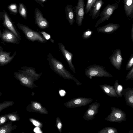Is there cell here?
I'll return each instance as SVG.
<instances>
[{
    "label": "cell",
    "instance_id": "obj_1",
    "mask_svg": "<svg viewBox=\"0 0 133 133\" xmlns=\"http://www.w3.org/2000/svg\"><path fill=\"white\" fill-rule=\"evenodd\" d=\"M47 60L49 62L50 67L52 70L64 79H72L77 85H81L82 83L76 79L65 68L63 64L49 52L47 56Z\"/></svg>",
    "mask_w": 133,
    "mask_h": 133
},
{
    "label": "cell",
    "instance_id": "obj_2",
    "mask_svg": "<svg viewBox=\"0 0 133 133\" xmlns=\"http://www.w3.org/2000/svg\"><path fill=\"white\" fill-rule=\"evenodd\" d=\"M85 75L90 79H92V77H113L107 71L104 67L96 64L90 65L87 67L85 69Z\"/></svg>",
    "mask_w": 133,
    "mask_h": 133
},
{
    "label": "cell",
    "instance_id": "obj_3",
    "mask_svg": "<svg viewBox=\"0 0 133 133\" xmlns=\"http://www.w3.org/2000/svg\"><path fill=\"white\" fill-rule=\"evenodd\" d=\"M17 25L29 40L34 42L35 41L41 43L46 42V40L39 32L34 31L28 26L19 23H17Z\"/></svg>",
    "mask_w": 133,
    "mask_h": 133
},
{
    "label": "cell",
    "instance_id": "obj_4",
    "mask_svg": "<svg viewBox=\"0 0 133 133\" xmlns=\"http://www.w3.org/2000/svg\"><path fill=\"white\" fill-rule=\"evenodd\" d=\"M119 2V0L114 4H109L104 8L100 14V18L96 22L95 27L109 18L114 12L118 7Z\"/></svg>",
    "mask_w": 133,
    "mask_h": 133
},
{
    "label": "cell",
    "instance_id": "obj_5",
    "mask_svg": "<svg viewBox=\"0 0 133 133\" xmlns=\"http://www.w3.org/2000/svg\"><path fill=\"white\" fill-rule=\"evenodd\" d=\"M111 112L104 119L110 122L120 123L126 121V114L121 109L114 107L111 108Z\"/></svg>",
    "mask_w": 133,
    "mask_h": 133
},
{
    "label": "cell",
    "instance_id": "obj_6",
    "mask_svg": "<svg viewBox=\"0 0 133 133\" xmlns=\"http://www.w3.org/2000/svg\"><path fill=\"white\" fill-rule=\"evenodd\" d=\"M0 20L2 21L3 25L13 33L21 41V35L14 24L11 18L5 10H0Z\"/></svg>",
    "mask_w": 133,
    "mask_h": 133
},
{
    "label": "cell",
    "instance_id": "obj_7",
    "mask_svg": "<svg viewBox=\"0 0 133 133\" xmlns=\"http://www.w3.org/2000/svg\"><path fill=\"white\" fill-rule=\"evenodd\" d=\"M93 99L87 97H80L71 99L65 104L66 107L70 108L85 106L91 102Z\"/></svg>",
    "mask_w": 133,
    "mask_h": 133
},
{
    "label": "cell",
    "instance_id": "obj_8",
    "mask_svg": "<svg viewBox=\"0 0 133 133\" xmlns=\"http://www.w3.org/2000/svg\"><path fill=\"white\" fill-rule=\"evenodd\" d=\"M100 106V103L97 102H95L90 104L83 116L84 119L87 121L93 119L95 115L98 113Z\"/></svg>",
    "mask_w": 133,
    "mask_h": 133
},
{
    "label": "cell",
    "instance_id": "obj_9",
    "mask_svg": "<svg viewBox=\"0 0 133 133\" xmlns=\"http://www.w3.org/2000/svg\"><path fill=\"white\" fill-rule=\"evenodd\" d=\"M84 0H78L77 5L75 7L76 22L79 26L82 25L84 18Z\"/></svg>",
    "mask_w": 133,
    "mask_h": 133
},
{
    "label": "cell",
    "instance_id": "obj_10",
    "mask_svg": "<svg viewBox=\"0 0 133 133\" xmlns=\"http://www.w3.org/2000/svg\"><path fill=\"white\" fill-rule=\"evenodd\" d=\"M34 15L35 23L39 28L44 29L48 27L49 22L44 17L41 11L37 8L35 9Z\"/></svg>",
    "mask_w": 133,
    "mask_h": 133
},
{
    "label": "cell",
    "instance_id": "obj_11",
    "mask_svg": "<svg viewBox=\"0 0 133 133\" xmlns=\"http://www.w3.org/2000/svg\"><path fill=\"white\" fill-rule=\"evenodd\" d=\"M109 58L111 64L117 70H120L123 60L122 56L121 50L118 49H116Z\"/></svg>",
    "mask_w": 133,
    "mask_h": 133
},
{
    "label": "cell",
    "instance_id": "obj_12",
    "mask_svg": "<svg viewBox=\"0 0 133 133\" xmlns=\"http://www.w3.org/2000/svg\"><path fill=\"white\" fill-rule=\"evenodd\" d=\"M58 45L59 48L67 62L70 69L73 74H75L76 70L72 62V54L66 49L64 45L62 43H59Z\"/></svg>",
    "mask_w": 133,
    "mask_h": 133
},
{
    "label": "cell",
    "instance_id": "obj_13",
    "mask_svg": "<svg viewBox=\"0 0 133 133\" xmlns=\"http://www.w3.org/2000/svg\"><path fill=\"white\" fill-rule=\"evenodd\" d=\"M14 74L15 77L19 81L21 85L29 88H32L34 81L30 77L19 71L15 72Z\"/></svg>",
    "mask_w": 133,
    "mask_h": 133
},
{
    "label": "cell",
    "instance_id": "obj_14",
    "mask_svg": "<svg viewBox=\"0 0 133 133\" xmlns=\"http://www.w3.org/2000/svg\"><path fill=\"white\" fill-rule=\"evenodd\" d=\"M0 38L3 41L10 43L18 44L20 41L13 33L8 29L4 30Z\"/></svg>",
    "mask_w": 133,
    "mask_h": 133
},
{
    "label": "cell",
    "instance_id": "obj_15",
    "mask_svg": "<svg viewBox=\"0 0 133 133\" xmlns=\"http://www.w3.org/2000/svg\"><path fill=\"white\" fill-rule=\"evenodd\" d=\"M11 52L4 51L1 46H0V66H3L9 63L16 56L17 52H15L12 56Z\"/></svg>",
    "mask_w": 133,
    "mask_h": 133
},
{
    "label": "cell",
    "instance_id": "obj_16",
    "mask_svg": "<svg viewBox=\"0 0 133 133\" xmlns=\"http://www.w3.org/2000/svg\"><path fill=\"white\" fill-rule=\"evenodd\" d=\"M21 70H18L20 72L28 76L34 81L40 78L41 74H37L36 72L35 68L31 67L23 66L21 68Z\"/></svg>",
    "mask_w": 133,
    "mask_h": 133
},
{
    "label": "cell",
    "instance_id": "obj_17",
    "mask_svg": "<svg viewBox=\"0 0 133 133\" xmlns=\"http://www.w3.org/2000/svg\"><path fill=\"white\" fill-rule=\"evenodd\" d=\"M120 26L117 24L109 23L97 29L98 32L105 34H112L116 31Z\"/></svg>",
    "mask_w": 133,
    "mask_h": 133
},
{
    "label": "cell",
    "instance_id": "obj_18",
    "mask_svg": "<svg viewBox=\"0 0 133 133\" xmlns=\"http://www.w3.org/2000/svg\"><path fill=\"white\" fill-rule=\"evenodd\" d=\"M121 93L124 97L127 105L133 108V88L123 89Z\"/></svg>",
    "mask_w": 133,
    "mask_h": 133
},
{
    "label": "cell",
    "instance_id": "obj_19",
    "mask_svg": "<svg viewBox=\"0 0 133 133\" xmlns=\"http://www.w3.org/2000/svg\"><path fill=\"white\" fill-rule=\"evenodd\" d=\"M103 92L108 96L112 97L118 98L113 86L107 84L99 85Z\"/></svg>",
    "mask_w": 133,
    "mask_h": 133
},
{
    "label": "cell",
    "instance_id": "obj_20",
    "mask_svg": "<svg viewBox=\"0 0 133 133\" xmlns=\"http://www.w3.org/2000/svg\"><path fill=\"white\" fill-rule=\"evenodd\" d=\"M66 18L70 25H72L75 22L74 12L72 6L68 4L65 9Z\"/></svg>",
    "mask_w": 133,
    "mask_h": 133
},
{
    "label": "cell",
    "instance_id": "obj_21",
    "mask_svg": "<svg viewBox=\"0 0 133 133\" xmlns=\"http://www.w3.org/2000/svg\"><path fill=\"white\" fill-rule=\"evenodd\" d=\"M17 127L16 125H13L12 121H10L0 126V133H11Z\"/></svg>",
    "mask_w": 133,
    "mask_h": 133
},
{
    "label": "cell",
    "instance_id": "obj_22",
    "mask_svg": "<svg viewBox=\"0 0 133 133\" xmlns=\"http://www.w3.org/2000/svg\"><path fill=\"white\" fill-rule=\"evenodd\" d=\"M124 8L126 16L128 17L132 16L133 0H123Z\"/></svg>",
    "mask_w": 133,
    "mask_h": 133
},
{
    "label": "cell",
    "instance_id": "obj_23",
    "mask_svg": "<svg viewBox=\"0 0 133 133\" xmlns=\"http://www.w3.org/2000/svg\"><path fill=\"white\" fill-rule=\"evenodd\" d=\"M103 4L102 0H97L94 4L92 10L91 16L92 19L96 18L98 16L100 9Z\"/></svg>",
    "mask_w": 133,
    "mask_h": 133
},
{
    "label": "cell",
    "instance_id": "obj_24",
    "mask_svg": "<svg viewBox=\"0 0 133 133\" xmlns=\"http://www.w3.org/2000/svg\"><path fill=\"white\" fill-rule=\"evenodd\" d=\"M32 109L35 111L43 114H47L48 112L45 108H43L41 104L37 102H31Z\"/></svg>",
    "mask_w": 133,
    "mask_h": 133
},
{
    "label": "cell",
    "instance_id": "obj_25",
    "mask_svg": "<svg viewBox=\"0 0 133 133\" xmlns=\"http://www.w3.org/2000/svg\"><path fill=\"white\" fill-rule=\"evenodd\" d=\"M18 12L20 15L25 19H27V11L24 5L22 3H19Z\"/></svg>",
    "mask_w": 133,
    "mask_h": 133
},
{
    "label": "cell",
    "instance_id": "obj_26",
    "mask_svg": "<svg viewBox=\"0 0 133 133\" xmlns=\"http://www.w3.org/2000/svg\"><path fill=\"white\" fill-rule=\"evenodd\" d=\"M9 120L12 121H18L20 118L18 114L16 112H13L5 114Z\"/></svg>",
    "mask_w": 133,
    "mask_h": 133
},
{
    "label": "cell",
    "instance_id": "obj_27",
    "mask_svg": "<svg viewBox=\"0 0 133 133\" xmlns=\"http://www.w3.org/2000/svg\"><path fill=\"white\" fill-rule=\"evenodd\" d=\"M98 133H118V132L116 128L112 127H108L101 129Z\"/></svg>",
    "mask_w": 133,
    "mask_h": 133
},
{
    "label": "cell",
    "instance_id": "obj_28",
    "mask_svg": "<svg viewBox=\"0 0 133 133\" xmlns=\"http://www.w3.org/2000/svg\"><path fill=\"white\" fill-rule=\"evenodd\" d=\"M114 87L116 93L119 97H121L123 96L121 93V92L123 89V87L121 85L119 84L118 80L115 81Z\"/></svg>",
    "mask_w": 133,
    "mask_h": 133
},
{
    "label": "cell",
    "instance_id": "obj_29",
    "mask_svg": "<svg viewBox=\"0 0 133 133\" xmlns=\"http://www.w3.org/2000/svg\"><path fill=\"white\" fill-rule=\"evenodd\" d=\"M8 9L12 14L16 15L18 13L17 4L16 3L10 4L8 6Z\"/></svg>",
    "mask_w": 133,
    "mask_h": 133
},
{
    "label": "cell",
    "instance_id": "obj_30",
    "mask_svg": "<svg viewBox=\"0 0 133 133\" xmlns=\"http://www.w3.org/2000/svg\"><path fill=\"white\" fill-rule=\"evenodd\" d=\"M97 0H87L85 8V12L87 14L90 11Z\"/></svg>",
    "mask_w": 133,
    "mask_h": 133
},
{
    "label": "cell",
    "instance_id": "obj_31",
    "mask_svg": "<svg viewBox=\"0 0 133 133\" xmlns=\"http://www.w3.org/2000/svg\"><path fill=\"white\" fill-rule=\"evenodd\" d=\"M15 102L12 101H6L0 103V112L3 109L12 106Z\"/></svg>",
    "mask_w": 133,
    "mask_h": 133
},
{
    "label": "cell",
    "instance_id": "obj_32",
    "mask_svg": "<svg viewBox=\"0 0 133 133\" xmlns=\"http://www.w3.org/2000/svg\"><path fill=\"white\" fill-rule=\"evenodd\" d=\"M92 33L93 31L92 30L88 29L83 32L82 38L85 39H87L91 36Z\"/></svg>",
    "mask_w": 133,
    "mask_h": 133
},
{
    "label": "cell",
    "instance_id": "obj_33",
    "mask_svg": "<svg viewBox=\"0 0 133 133\" xmlns=\"http://www.w3.org/2000/svg\"><path fill=\"white\" fill-rule=\"evenodd\" d=\"M133 65V54H132L129 60L126 65V69L127 70L130 69L132 67Z\"/></svg>",
    "mask_w": 133,
    "mask_h": 133
},
{
    "label": "cell",
    "instance_id": "obj_34",
    "mask_svg": "<svg viewBox=\"0 0 133 133\" xmlns=\"http://www.w3.org/2000/svg\"><path fill=\"white\" fill-rule=\"evenodd\" d=\"M9 120L5 114L0 116V126L3 125L8 122Z\"/></svg>",
    "mask_w": 133,
    "mask_h": 133
},
{
    "label": "cell",
    "instance_id": "obj_35",
    "mask_svg": "<svg viewBox=\"0 0 133 133\" xmlns=\"http://www.w3.org/2000/svg\"><path fill=\"white\" fill-rule=\"evenodd\" d=\"M39 33H41L43 35V37L46 40H48L50 39L52 43L54 42V41L51 38V36L49 34L43 31H39Z\"/></svg>",
    "mask_w": 133,
    "mask_h": 133
},
{
    "label": "cell",
    "instance_id": "obj_36",
    "mask_svg": "<svg viewBox=\"0 0 133 133\" xmlns=\"http://www.w3.org/2000/svg\"><path fill=\"white\" fill-rule=\"evenodd\" d=\"M126 80H133V67L130 69L126 77Z\"/></svg>",
    "mask_w": 133,
    "mask_h": 133
},
{
    "label": "cell",
    "instance_id": "obj_37",
    "mask_svg": "<svg viewBox=\"0 0 133 133\" xmlns=\"http://www.w3.org/2000/svg\"><path fill=\"white\" fill-rule=\"evenodd\" d=\"M30 121L35 126L39 127H42V124L39 122L32 118L29 119Z\"/></svg>",
    "mask_w": 133,
    "mask_h": 133
},
{
    "label": "cell",
    "instance_id": "obj_38",
    "mask_svg": "<svg viewBox=\"0 0 133 133\" xmlns=\"http://www.w3.org/2000/svg\"><path fill=\"white\" fill-rule=\"evenodd\" d=\"M56 124L57 128L61 133V132L62 125L60 119L58 117H57L56 119Z\"/></svg>",
    "mask_w": 133,
    "mask_h": 133
},
{
    "label": "cell",
    "instance_id": "obj_39",
    "mask_svg": "<svg viewBox=\"0 0 133 133\" xmlns=\"http://www.w3.org/2000/svg\"><path fill=\"white\" fill-rule=\"evenodd\" d=\"M36 2L41 5L42 6H44L43 3L45 2L47 0H34Z\"/></svg>",
    "mask_w": 133,
    "mask_h": 133
},
{
    "label": "cell",
    "instance_id": "obj_40",
    "mask_svg": "<svg viewBox=\"0 0 133 133\" xmlns=\"http://www.w3.org/2000/svg\"><path fill=\"white\" fill-rule=\"evenodd\" d=\"M34 131L35 132L37 133H41L42 131L41 130L39 127H37L34 129Z\"/></svg>",
    "mask_w": 133,
    "mask_h": 133
},
{
    "label": "cell",
    "instance_id": "obj_41",
    "mask_svg": "<svg viewBox=\"0 0 133 133\" xmlns=\"http://www.w3.org/2000/svg\"><path fill=\"white\" fill-rule=\"evenodd\" d=\"M59 94L61 96H64L65 94V91L63 90H61L59 91Z\"/></svg>",
    "mask_w": 133,
    "mask_h": 133
},
{
    "label": "cell",
    "instance_id": "obj_42",
    "mask_svg": "<svg viewBox=\"0 0 133 133\" xmlns=\"http://www.w3.org/2000/svg\"><path fill=\"white\" fill-rule=\"evenodd\" d=\"M131 37L132 41L133 42V24H132L131 26Z\"/></svg>",
    "mask_w": 133,
    "mask_h": 133
},
{
    "label": "cell",
    "instance_id": "obj_43",
    "mask_svg": "<svg viewBox=\"0 0 133 133\" xmlns=\"http://www.w3.org/2000/svg\"><path fill=\"white\" fill-rule=\"evenodd\" d=\"M128 133H133V130L132 129L130 130L129 132Z\"/></svg>",
    "mask_w": 133,
    "mask_h": 133
},
{
    "label": "cell",
    "instance_id": "obj_44",
    "mask_svg": "<svg viewBox=\"0 0 133 133\" xmlns=\"http://www.w3.org/2000/svg\"><path fill=\"white\" fill-rule=\"evenodd\" d=\"M2 33L1 32V30H0V38H1L2 35Z\"/></svg>",
    "mask_w": 133,
    "mask_h": 133
},
{
    "label": "cell",
    "instance_id": "obj_45",
    "mask_svg": "<svg viewBox=\"0 0 133 133\" xmlns=\"http://www.w3.org/2000/svg\"><path fill=\"white\" fill-rule=\"evenodd\" d=\"M2 94V93L0 92V96H1Z\"/></svg>",
    "mask_w": 133,
    "mask_h": 133
},
{
    "label": "cell",
    "instance_id": "obj_46",
    "mask_svg": "<svg viewBox=\"0 0 133 133\" xmlns=\"http://www.w3.org/2000/svg\"><path fill=\"white\" fill-rule=\"evenodd\" d=\"M1 26L0 25V28H1Z\"/></svg>",
    "mask_w": 133,
    "mask_h": 133
}]
</instances>
